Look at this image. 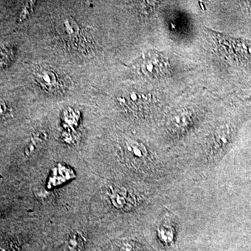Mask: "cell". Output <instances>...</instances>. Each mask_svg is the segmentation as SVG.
<instances>
[{
    "label": "cell",
    "mask_w": 251,
    "mask_h": 251,
    "mask_svg": "<svg viewBox=\"0 0 251 251\" xmlns=\"http://www.w3.org/2000/svg\"><path fill=\"white\" fill-rule=\"evenodd\" d=\"M38 85L45 92L52 94H61L67 90V77L52 68H38L34 74Z\"/></svg>",
    "instance_id": "cell-1"
},
{
    "label": "cell",
    "mask_w": 251,
    "mask_h": 251,
    "mask_svg": "<svg viewBox=\"0 0 251 251\" xmlns=\"http://www.w3.org/2000/svg\"><path fill=\"white\" fill-rule=\"evenodd\" d=\"M123 156L131 166H139L146 162L148 153L143 144L131 139H125L122 143Z\"/></svg>",
    "instance_id": "cell-3"
},
{
    "label": "cell",
    "mask_w": 251,
    "mask_h": 251,
    "mask_svg": "<svg viewBox=\"0 0 251 251\" xmlns=\"http://www.w3.org/2000/svg\"><path fill=\"white\" fill-rule=\"evenodd\" d=\"M11 52L9 49H0V68L4 67L11 59Z\"/></svg>",
    "instance_id": "cell-10"
},
{
    "label": "cell",
    "mask_w": 251,
    "mask_h": 251,
    "mask_svg": "<svg viewBox=\"0 0 251 251\" xmlns=\"http://www.w3.org/2000/svg\"><path fill=\"white\" fill-rule=\"evenodd\" d=\"M0 251H20V248L14 243H10L6 245L0 247Z\"/></svg>",
    "instance_id": "cell-11"
},
{
    "label": "cell",
    "mask_w": 251,
    "mask_h": 251,
    "mask_svg": "<svg viewBox=\"0 0 251 251\" xmlns=\"http://www.w3.org/2000/svg\"><path fill=\"white\" fill-rule=\"evenodd\" d=\"M8 108L4 102L0 101V117H4L7 113Z\"/></svg>",
    "instance_id": "cell-12"
},
{
    "label": "cell",
    "mask_w": 251,
    "mask_h": 251,
    "mask_svg": "<svg viewBox=\"0 0 251 251\" xmlns=\"http://www.w3.org/2000/svg\"><path fill=\"white\" fill-rule=\"evenodd\" d=\"M108 196L112 205L120 210L129 209L135 204L133 198L125 188L110 186L108 189Z\"/></svg>",
    "instance_id": "cell-5"
},
{
    "label": "cell",
    "mask_w": 251,
    "mask_h": 251,
    "mask_svg": "<svg viewBox=\"0 0 251 251\" xmlns=\"http://www.w3.org/2000/svg\"><path fill=\"white\" fill-rule=\"evenodd\" d=\"M160 237L166 242H171L173 237V229L168 224H163L159 229Z\"/></svg>",
    "instance_id": "cell-8"
},
{
    "label": "cell",
    "mask_w": 251,
    "mask_h": 251,
    "mask_svg": "<svg viewBox=\"0 0 251 251\" xmlns=\"http://www.w3.org/2000/svg\"><path fill=\"white\" fill-rule=\"evenodd\" d=\"M168 59L164 54L157 51L147 52L140 63L142 74L151 79H158L164 76L168 72Z\"/></svg>",
    "instance_id": "cell-2"
},
{
    "label": "cell",
    "mask_w": 251,
    "mask_h": 251,
    "mask_svg": "<svg viewBox=\"0 0 251 251\" xmlns=\"http://www.w3.org/2000/svg\"><path fill=\"white\" fill-rule=\"evenodd\" d=\"M122 106L131 111H140L145 108L148 102L146 94L138 90L130 89L124 92L118 97Z\"/></svg>",
    "instance_id": "cell-4"
},
{
    "label": "cell",
    "mask_w": 251,
    "mask_h": 251,
    "mask_svg": "<svg viewBox=\"0 0 251 251\" xmlns=\"http://www.w3.org/2000/svg\"><path fill=\"white\" fill-rule=\"evenodd\" d=\"M85 237L80 231H74L68 236L66 241L67 251H82L85 245Z\"/></svg>",
    "instance_id": "cell-6"
},
{
    "label": "cell",
    "mask_w": 251,
    "mask_h": 251,
    "mask_svg": "<svg viewBox=\"0 0 251 251\" xmlns=\"http://www.w3.org/2000/svg\"><path fill=\"white\" fill-rule=\"evenodd\" d=\"M227 137L228 130L225 129L223 127L216 130L213 139V148H214L213 151H219L221 148H224L227 142Z\"/></svg>",
    "instance_id": "cell-7"
},
{
    "label": "cell",
    "mask_w": 251,
    "mask_h": 251,
    "mask_svg": "<svg viewBox=\"0 0 251 251\" xmlns=\"http://www.w3.org/2000/svg\"><path fill=\"white\" fill-rule=\"evenodd\" d=\"M35 2L36 1H28V2H27L25 6L23 8L22 12H21V15H20L19 19H18L19 22H23V21H25V20L31 14V13L32 12L33 10H34Z\"/></svg>",
    "instance_id": "cell-9"
}]
</instances>
